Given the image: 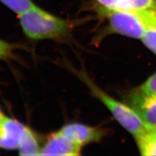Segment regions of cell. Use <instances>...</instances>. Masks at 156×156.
<instances>
[{"label": "cell", "instance_id": "6da1fadb", "mask_svg": "<svg viewBox=\"0 0 156 156\" xmlns=\"http://www.w3.org/2000/svg\"><path fill=\"white\" fill-rule=\"evenodd\" d=\"M18 16L24 34L31 40L64 41L71 35L74 26L72 20L53 15L37 5Z\"/></svg>", "mask_w": 156, "mask_h": 156}, {"label": "cell", "instance_id": "7a4b0ae2", "mask_svg": "<svg viewBox=\"0 0 156 156\" xmlns=\"http://www.w3.org/2000/svg\"><path fill=\"white\" fill-rule=\"evenodd\" d=\"M80 74L81 78L89 87L92 93L106 107L119 124L132 135L134 138L149 128L132 107L107 94L89 77L85 76V73L81 72Z\"/></svg>", "mask_w": 156, "mask_h": 156}, {"label": "cell", "instance_id": "3957f363", "mask_svg": "<svg viewBox=\"0 0 156 156\" xmlns=\"http://www.w3.org/2000/svg\"><path fill=\"white\" fill-rule=\"evenodd\" d=\"M96 11L107 20L108 23L107 33H116L136 39L142 37L145 27L135 12L111 9L101 5L98 6Z\"/></svg>", "mask_w": 156, "mask_h": 156}, {"label": "cell", "instance_id": "277c9868", "mask_svg": "<svg viewBox=\"0 0 156 156\" xmlns=\"http://www.w3.org/2000/svg\"><path fill=\"white\" fill-rule=\"evenodd\" d=\"M59 131L72 142L81 147L89 144L99 143L105 135L104 129L81 123L66 124Z\"/></svg>", "mask_w": 156, "mask_h": 156}, {"label": "cell", "instance_id": "5b68a950", "mask_svg": "<svg viewBox=\"0 0 156 156\" xmlns=\"http://www.w3.org/2000/svg\"><path fill=\"white\" fill-rule=\"evenodd\" d=\"M27 128L17 120L5 117L0 123V147L7 150L18 149Z\"/></svg>", "mask_w": 156, "mask_h": 156}, {"label": "cell", "instance_id": "8992f818", "mask_svg": "<svg viewBox=\"0 0 156 156\" xmlns=\"http://www.w3.org/2000/svg\"><path fill=\"white\" fill-rule=\"evenodd\" d=\"M82 148L58 131L48 136L42 146L41 155H78L81 154Z\"/></svg>", "mask_w": 156, "mask_h": 156}, {"label": "cell", "instance_id": "52a82bcc", "mask_svg": "<svg viewBox=\"0 0 156 156\" xmlns=\"http://www.w3.org/2000/svg\"><path fill=\"white\" fill-rule=\"evenodd\" d=\"M128 105L146 125L156 128V98L144 96L134 90L129 96Z\"/></svg>", "mask_w": 156, "mask_h": 156}, {"label": "cell", "instance_id": "ba28073f", "mask_svg": "<svg viewBox=\"0 0 156 156\" xmlns=\"http://www.w3.org/2000/svg\"><path fill=\"white\" fill-rule=\"evenodd\" d=\"M142 155L156 156V128H149L135 138Z\"/></svg>", "mask_w": 156, "mask_h": 156}, {"label": "cell", "instance_id": "9c48e42d", "mask_svg": "<svg viewBox=\"0 0 156 156\" xmlns=\"http://www.w3.org/2000/svg\"><path fill=\"white\" fill-rule=\"evenodd\" d=\"M18 150L21 155H41L42 146L30 128H27Z\"/></svg>", "mask_w": 156, "mask_h": 156}, {"label": "cell", "instance_id": "30bf717a", "mask_svg": "<svg viewBox=\"0 0 156 156\" xmlns=\"http://www.w3.org/2000/svg\"><path fill=\"white\" fill-rule=\"evenodd\" d=\"M0 2L18 15L36 6L31 0H0Z\"/></svg>", "mask_w": 156, "mask_h": 156}, {"label": "cell", "instance_id": "8fae6325", "mask_svg": "<svg viewBox=\"0 0 156 156\" xmlns=\"http://www.w3.org/2000/svg\"><path fill=\"white\" fill-rule=\"evenodd\" d=\"M135 90L146 97L156 98V72L150 76Z\"/></svg>", "mask_w": 156, "mask_h": 156}, {"label": "cell", "instance_id": "7c38bea8", "mask_svg": "<svg viewBox=\"0 0 156 156\" xmlns=\"http://www.w3.org/2000/svg\"><path fill=\"white\" fill-rule=\"evenodd\" d=\"M100 5L120 11H132L129 0H96Z\"/></svg>", "mask_w": 156, "mask_h": 156}, {"label": "cell", "instance_id": "4fadbf2b", "mask_svg": "<svg viewBox=\"0 0 156 156\" xmlns=\"http://www.w3.org/2000/svg\"><path fill=\"white\" fill-rule=\"evenodd\" d=\"M140 40L156 55V27H146Z\"/></svg>", "mask_w": 156, "mask_h": 156}, {"label": "cell", "instance_id": "5bb4252c", "mask_svg": "<svg viewBox=\"0 0 156 156\" xmlns=\"http://www.w3.org/2000/svg\"><path fill=\"white\" fill-rule=\"evenodd\" d=\"M133 12H138L152 8L156 5V0H129Z\"/></svg>", "mask_w": 156, "mask_h": 156}, {"label": "cell", "instance_id": "9a60e30c", "mask_svg": "<svg viewBox=\"0 0 156 156\" xmlns=\"http://www.w3.org/2000/svg\"><path fill=\"white\" fill-rule=\"evenodd\" d=\"M15 46L6 41L0 40V59L11 57Z\"/></svg>", "mask_w": 156, "mask_h": 156}, {"label": "cell", "instance_id": "2e32d148", "mask_svg": "<svg viewBox=\"0 0 156 156\" xmlns=\"http://www.w3.org/2000/svg\"><path fill=\"white\" fill-rule=\"evenodd\" d=\"M5 117V116L3 115V113H2V111H1V109H0V123L2 122V121L4 119Z\"/></svg>", "mask_w": 156, "mask_h": 156}, {"label": "cell", "instance_id": "e0dca14e", "mask_svg": "<svg viewBox=\"0 0 156 156\" xmlns=\"http://www.w3.org/2000/svg\"></svg>", "mask_w": 156, "mask_h": 156}]
</instances>
